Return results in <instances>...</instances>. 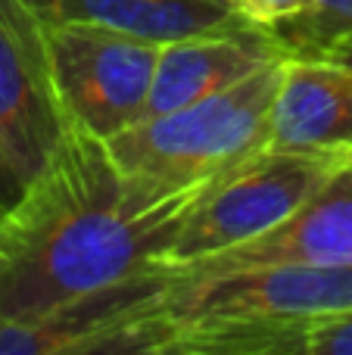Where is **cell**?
<instances>
[{
    "instance_id": "1",
    "label": "cell",
    "mask_w": 352,
    "mask_h": 355,
    "mask_svg": "<svg viewBox=\"0 0 352 355\" xmlns=\"http://www.w3.org/2000/svg\"><path fill=\"white\" fill-rule=\"evenodd\" d=\"M215 178L184 187L147 184L118 166L103 137L72 122L47 172L0 221V321H31L159 271Z\"/></svg>"
},
{
    "instance_id": "2",
    "label": "cell",
    "mask_w": 352,
    "mask_h": 355,
    "mask_svg": "<svg viewBox=\"0 0 352 355\" xmlns=\"http://www.w3.org/2000/svg\"><path fill=\"white\" fill-rule=\"evenodd\" d=\"M284 56L212 97L118 131L106 141L116 162L156 187H184L228 172L268 147V116Z\"/></svg>"
},
{
    "instance_id": "3",
    "label": "cell",
    "mask_w": 352,
    "mask_h": 355,
    "mask_svg": "<svg viewBox=\"0 0 352 355\" xmlns=\"http://www.w3.org/2000/svg\"><path fill=\"white\" fill-rule=\"evenodd\" d=\"M349 159L352 150H256L215 178L181 225L162 268H187L268 234Z\"/></svg>"
},
{
    "instance_id": "4",
    "label": "cell",
    "mask_w": 352,
    "mask_h": 355,
    "mask_svg": "<svg viewBox=\"0 0 352 355\" xmlns=\"http://www.w3.org/2000/svg\"><path fill=\"white\" fill-rule=\"evenodd\" d=\"M44 44L69 122L109 141L143 119L162 44L85 22H47Z\"/></svg>"
},
{
    "instance_id": "5",
    "label": "cell",
    "mask_w": 352,
    "mask_h": 355,
    "mask_svg": "<svg viewBox=\"0 0 352 355\" xmlns=\"http://www.w3.org/2000/svg\"><path fill=\"white\" fill-rule=\"evenodd\" d=\"M168 290L172 271H143L31 321H0V355H159L166 343L162 306Z\"/></svg>"
},
{
    "instance_id": "6",
    "label": "cell",
    "mask_w": 352,
    "mask_h": 355,
    "mask_svg": "<svg viewBox=\"0 0 352 355\" xmlns=\"http://www.w3.org/2000/svg\"><path fill=\"white\" fill-rule=\"evenodd\" d=\"M352 309V265L274 262L184 277L172 271L166 315L175 324L222 318H299Z\"/></svg>"
},
{
    "instance_id": "7",
    "label": "cell",
    "mask_w": 352,
    "mask_h": 355,
    "mask_svg": "<svg viewBox=\"0 0 352 355\" xmlns=\"http://www.w3.org/2000/svg\"><path fill=\"white\" fill-rule=\"evenodd\" d=\"M41 6L0 16V141L28 184L47 172L72 128L50 81Z\"/></svg>"
},
{
    "instance_id": "8",
    "label": "cell",
    "mask_w": 352,
    "mask_h": 355,
    "mask_svg": "<svg viewBox=\"0 0 352 355\" xmlns=\"http://www.w3.org/2000/svg\"><path fill=\"white\" fill-rule=\"evenodd\" d=\"M274 262L299 265H352V159L334 172L297 212L268 234L234 250L206 256L178 268L184 277H212L225 271Z\"/></svg>"
},
{
    "instance_id": "9",
    "label": "cell",
    "mask_w": 352,
    "mask_h": 355,
    "mask_svg": "<svg viewBox=\"0 0 352 355\" xmlns=\"http://www.w3.org/2000/svg\"><path fill=\"white\" fill-rule=\"evenodd\" d=\"M284 53L278 37L259 25L206 31L162 44L143 119L166 116L212 97Z\"/></svg>"
},
{
    "instance_id": "10",
    "label": "cell",
    "mask_w": 352,
    "mask_h": 355,
    "mask_svg": "<svg viewBox=\"0 0 352 355\" xmlns=\"http://www.w3.org/2000/svg\"><path fill=\"white\" fill-rule=\"evenodd\" d=\"M268 147L352 150V66L337 56L281 60Z\"/></svg>"
},
{
    "instance_id": "11",
    "label": "cell",
    "mask_w": 352,
    "mask_h": 355,
    "mask_svg": "<svg viewBox=\"0 0 352 355\" xmlns=\"http://www.w3.org/2000/svg\"><path fill=\"white\" fill-rule=\"evenodd\" d=\"M47 22H85L168 44L206 31L247 28L231 0H41Z\"/></svg>"
},
{
    "instance_id": "12",
    "label": "cell",
    "mask_w": 352,
    "mask_h": 355,
    "mask_svg": "<svg viewBox=\"0 0 352 355\" xmlns=\"http://www.w3.org/2000/svg\"><path fill=\"white\" fill-rule=\"evenodd\" d=\"M272 35L287 53L331 56L352 41V0H312L309 10L274 25Z\"/></svg>"
},
{
    "instance_id": "13",
    "label": "cell",
    "mask_w": 352,
    "mask_h": 355,
    "mask_svg": "<svg viewBox=\"0 0 352 355\" xmlns=\"http://www.w3.org/2000/svg\"><path fill=\"white\" fill-rule=\"evenodd\" d=\"M303 355H352V309L306 318Z\"/></svg>"
},
{
    "instance_id": "14",
    "label": "cell",
    "mask_w": 352,
    "mask_h": 355,
    "mask_svg": "<svg viewBox=\"0 0 352 355\" xmlns=\"http://www.w3.org/2000/svg\"><path fill=\"white\" fill-rule=\"evenodd\" d=\"M234 10L247 19L249 25L272 31L274 25L287 22V19L299 16L303 10H309L312 0H231Z\"/></svg>"
},
{
    "instance_id": "15",
    "label": "cell",
    "mask_w": 352,
    "mask_h": 355,
    "mask_svg": "<svg viewBox=\"0 0 352 355\" xmlns=\"http://www.w3.org/2000/svg\"><path fill=\"white\" fill-rule=\"evenodd\" d=\"M31 184L25 181L22 168L16 166V159L10 156L6 144L0 141V221L6 218L10 212H16V206L25 200Z\"/></svg>"
},
{
    "instance_id": "16",
    "label": "cell",
    "mask_w": 352,
    "mask_h": 355,
    "mask_svg": "<svg viewBox=\"0 0 352 355\" xmlns=\"http://www.w3.org/2000/svg\"><path fill=\"white\" fill-rule=\"evenodd\" d=\"M28 6H41V0H0V16L3 12H16V10H28Z\"/></svg>"
},
{
    "instance_id": "17",
    "label": "cell",
    "mask_w": 352,
    "mask_h": 355,
    "mask_svg": "<svg viewBox=\"0 0 352 355\" xmlns=\"http://www.w3.org/2000/svg\"><path fill=\"white\" fill-rule=\"evenodd\" d=\"M331 56H337V60H343V62H349V66H352V41H346L343 47H337Z\"/></svg>"
}]
</instances>
